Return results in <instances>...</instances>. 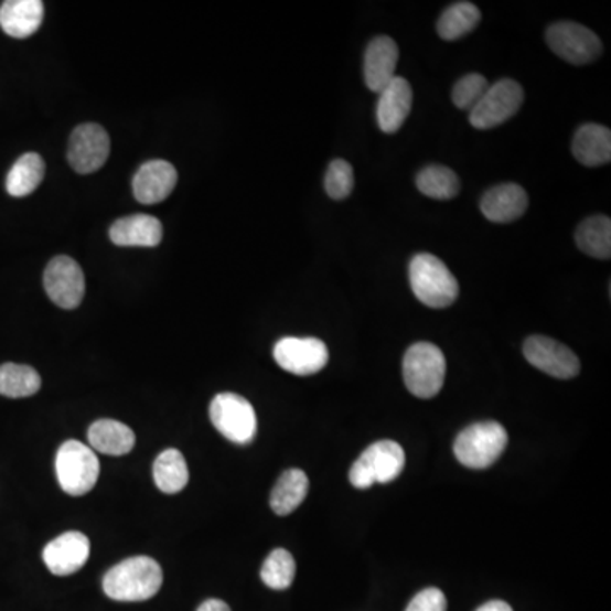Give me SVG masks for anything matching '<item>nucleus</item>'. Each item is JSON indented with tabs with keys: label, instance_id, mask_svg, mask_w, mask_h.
<instances>
[{
	"label": "nucleus",
	"instance_id": "nucleus-30",
	"mask_svg": "<svg viewBox=\"0 0 611 611\" xmlns=\"http://www.w3.org/2000/svg\"><path fill=\"white\" fill-rule=\"evenodd\" d=\"M260 578L270 589H288L296 578L294 557L286 549L272 550L261 566Z\"/></svg>",
	"mask_w": 611,
	"mask_h": 611
},
{
	"label": "nucleus",
	"instance_id": "nucleus-31",
	"mask_svg": "<svg viewBox=\"0 0 611 611\" xmlns=\"http://www.w3.org/2000/svg\"><path fill=\"white\" fill-rule=\"evenodd\" d=\"M354 185L355 175L351 163L342 159L333 160L324 178V189L330 197L335 201L346 200L354 191Z\"/></svg>",
	"mask_w": 611,
	"mask_h": 611
},
{
	"label": "nucleus",
	"instance_id": "nucleus-5",
	"mask_svg": "<svg viewBox=\"0 0 611 611\" xmlns=\"http://www.w3.org/2000/svg\"><path fill=\"white\" fill-rule=\"evenodd\" d=\"M56 478L71 496H84L96 486L100 474L99 457L78 440H67L56 452Z\"/></svg>",
	"mask_w": 611,
	"mask_h": 611
},
{
	"label": "nucleus",
	"instance_id": "nucleus-34",
	"mask_svg": "<svg viewBox=\"0 0 611 611\" xmlns=\"http://www.w3.org/2000/svg\"><path fill=\"white\" fill-rule=\"evenodd\" d=\"M197 611H232L229 610L228 604L225 603V601L222 600H206L203 604H201L200 608H197Z\"/></svg>",
	"mask_w": 611,
	"mask_h": 611
},
{
	"label": "nucleus",
	"instance_id": "nucleus-12",
	"mask_svg": "<svg viewBox=\"0 0 611 611\" xmlns=\"http://www.w3.org/2000/svg\"><path fill=\"white\" fill-rule=\"evenodd\" d=\"M523 354L534 367L556 379H572L581 371L578 355L549 336H530L523 345Z\"/></svg>",
	"mask_w": 611,
	"mask_h": 611
},
{
	"label": "nucleus",
	"instance_id": "nucleus-19",
	"mask_svg": "<svg viewBox=\"0 0 611 611\" xmlns=\"http://www.w3.org/2000/svg\"><path fill=\"white\" fill-rule=\"evenodd\" d=\"M528 207V195L522 185L501 184L490 189L481 200V211L493 223H512Z\"/></svg>",
	"mask_w": 611,
	"mask_h": 611
},
{
	"label": "nucleus",
	"instance_id": "nucleus-2",
	"mask_svg": "<svg viewBox=\"0 0 611 611\" xmlns=\"http://www.w3.org/2000/svg\"><path fill=\"white\" fill-rule=\"evenodd\" d=\"M409 283L412 292L428 308L442 310L459 298V282L449 267L431 254H418L409 264Z\"/></svg>",
	"mask_w": 611,
	"mask_h": 611
},
{
	"label": "nucleus",
	"instance_id": "nucleus-22",
	"mask_svg": "<svg viewBox=\"0 0 611 611\" xmlns=\"http://www.w3.org/2000/svg\"><path fill=\"white\" fill-rule=\"evenodd\" d=\"M90 449L94 452L106 453V455L119 457L133 450L137 443L135 431L128 425L116 420H97L90 425L87 431Z\"/></svg>",
	"mask_w": 611,
	"mask_h": 611
},
{
	"label": "nucleus",
	"instance_id": "nucleus-9",
	"mask_svg": "<svg viewBox=\"0 0 611 611\" xmlns=\"http://www.w3.org/2000/svg\"><path fill=\"white\" fill-rule=\"evenodd\" d=\"M545 40L557 56L572 65H589L597 62L603 53L600 37L588 28L571 21L553 24L547 30Z\"/></svg>",
	"mask_w": 611,
	"mask_h": 611
},
{
	"label": "nucleus",
	"instance_id": "nucleus-26",
	"mask_svg": "<svg viewBox=\"0 0 611 611\" xmlns=\"http://www.w3.org/2000/svg\"><path fill=\"white\" fill-rule=\"evenodd\" d=\"M153 478L162 493H181L189 483V468L184 455L178 449L163 450L153 465Z\"/></svg>",
	"mask_w": 611,
	"mask_h": 611
},
{
	"label": "nucleus",
	"instance_id": "nucleus-33",
	"mask_svg": "<svg viewBox=\"0 0 611 611\" xmlns=\"http://www.w3.org/2000/svg\"><path fill=\"white\" fill-rule=\"evenodd\" d=\"M406 611H447L446 594L437 588L424 589L409 601Z\"/></svg>",
	"mask_w": 611,
	"mask_h": 611
},
{
	"label": "nucleus",
	"instance_id": "nucleus-6",
	"mask_svg": "<svg viewBox=\"0 0 611 611\" xmlns=\"http://www.w3.org/2000/svg\"><path fill=\"white\" fill-rule=\"evenodd\" d=\"M405 450L399 443L393 440H380L367 447L358 457L352 465L349 478L352 486L357 490H368L376 483H393L405 469Z\"/></svg>",
	"mask_w": 611,
	"mask_h": 611
},
{
	"label": "nucleus",
	"instance_id": "nucleus-17",
	"mask_svg": "<svg viewBox=\"0 0 611 611\" xmlns=\"http://www.w3.org/2000/svg\"><path fill=\"white\" fill-rule=\"evenodd\" d=\"M412 90L406 78L395 77L383 93H379L377 103V122L380 131L393 135L401 129L411 112Z\"/></svg>",
	"mask_w": 611,
	"mask_h": 611
},
{
	"label": "nucleus",
	"instance_id": "nucleus-35",
	"mask_svg": "<svg viewBox=\"0 0 611 611\" xmlns=\"http://www.w3.org/2000/svg\"><path fill=\"white\" fill-rule=\"evenodd\" d=\"M475 611H513L508 603L501 600L487 601L483 607H479Z\"/></svg>",
	"mask_w": 611,
	"mask_h": 611
},
{
	"label": "nucleus",
	"instance_id": "nucleus-15",
	"mask_svg": "<svg viewBox=\"0 0 611 611\" xmlns=\"http://www.w3.org/2000/svg\"><path fill=\"white\" fill-rule=\"evenodd\" d=\"M399 50L389 36H377L368 43L364 58V78L368 90L383 93L396 75Z\"/></svg>",
	"mask_w": 611,
	"mask_h": 611
},
{
	"label": "nucleus",
	"instance_id": "nucleus-23",
	"mask_svg": "<svg viewBox=\"0 0 611 611\" xmlns=\"http://www.w3.org/2000/svg\"><path fill=\"white\" fill-rule=\"evenodd\" d=\"M310 491V479L301 469H289L280 475L272 493H270V508L276 515H291L301 506Z\"/></svg>",
	"mask_w": 611,
	"mask_h": 611
},
{
	"label": "nucleus",
	"instance_id": "nucleus-13",
	"mask_svg": "<svg viewBox=\"0 0 611 611\" xmlns=\"http://www.w3.org/2000/svg\"><path fill=\"white\" fill-rule=\"evenodd\" d=\"M111 151V140L99 125L77 126L68 143V163L78 173H93L103 169Z\"/></svg>",
	"mask_w": 611,
	"mask_h": 611
},
{
	"label": "nucleus",
	"instance_id": "nucleus-32",
	"mask_svg": "<svg viewBox=\"0 0 611 611\" xmlns=\"http://www.w3.org/2000/svg\"><path fill=\"white\" fill-rule=\"evenodd\" d=\"M490 89V82L481 74H469L453 85L452 100L459 109H469L481 100Z\"/></svg>",
	"mask_w": 611,
	"mask_h": 611
},
{
	"label": "nucleus",
	"instance_id": "nucleus-10",
	"mask_svg": "<svg viewBox=\"0 0 611 611\" xmlns=\"http://www.w3.org/2000/svg\"><path fill=\"white\" fill-rule=\"evenodd\" d=\"M277 365L294 376H313L329 364V346L320 339L286 336L274 346Z\"/></svg>",
	"mask_w": 611,
	"mask_h": 611
},
{
	"label": "nucleus",
	"instance_id": "nucleus-29",
	"mask_svg": "<svg viewBox=\"0 0 611 611\" xmlns=\"http://www.w3.org/2000/svg\"><path fill=\"white\" fill-rule=\"evenodd\" d=\"M417 187L431 200L449 201L461 191V181L449 167L430 165L418 173Z\"/></svg>",
	"mask_w": 611,
	"mask_h": 611
},
{
	"label": "nucleus",
	"instance_id": "nucleus-28",
	"mask_svg": "<svg viewBox=\"0 0 611 611\" xmlns=\"http://www.w3.org/2000/svg\"><path fill=\"white\" fill-rule=\"evenodd\" d=\"M481 23V11L472 2H455L439 19L437 31L446 41H455L471 33Z\"/></svg>",
	"mask_w": 611,
	"mask_h": 611
},
{
	"label": "nucleus",
	"instance_id": "nucleus-20",
	"mask_svg": "<svg viewBox=\"0 0 611 611\" xmlns=\"http://www.w3.org/2000/svg\"><path fill=\"white\" fill-rule=\"evenodd\" d=\"M45 18L41 0H6L0 6V28L8 36L24 40L33 36Z\"/></svg>",
	"mask_w": 611,
	"mask_h": 611
},
{
	"label": "nucleus",
	"instance_id": "nucleus-8",
	"mask_svg": "<svg viewBox=\"0 0 611 611\" xmlns=\"http://www.w3.org/2000/svg\"><path fill=\"white\" fill-rule=\"evenodd\" d=\"M525 93L512 78L490 85L481 100L469 111V121L475 129H491L512 119L522 107Z\"/></svg>",
	"mask_w": 611,
	"mask_h": 611
},
{
	"label": "nucleus",
	"instance_id": "nucleus-24",
	"mask_svg": "<svg viewBox=\"0 0 611 611\" xmlns=\"http://www.w3.org/2000/svg\"><path fill=\"white\" fill-rule=\"evenodd\" d=\"M576 245L588 257L608 260L611 257V219L591 216L576 229Z\"/></svg>",
	"mask_w": 611,
	"mask_h": 611
},
{
	"label": "nucleus",
	"instance_id": "nucleus-27",
	"mask_svg": "<svg viewBox=\"0 0 611 611\" xmlns=\"http://www.w3.org/2000/svg\"><path fill=\"white\" fill-rule=\"evenodd\" d=\"M41 389L40 374L30 365H0V395L6 398H30Z\"/></svg>",
	"mask_w": 611,
	"mask_h": 611
},
{
	"label": "nucleus",
	"instance_id": "nucleus-7",
	"mask_svg": "<svg viewBox=\"0 0 611 611\" xmlns=\"http://www.w3.org/2000/svg\"><path fill=\"white\" fill-rule=\"evenodd\" d=\"M210 417L214 428L238 446H247L257 435V415L244 396L222 393L211 401Z\"/></svg>",
	"mask_w": 611,
	"mask_h": 611
},
{
	"label": "nucleus",
	"instance_id": "nucleus-4",
	"mask_svg": "<svg viewBox=\"0 0 611 611\" xmlns=\"http://www.w3.org/2000/svg\"><path fill=\"white\" fill-rule=\"evenodd\" d=\"M508 446V433L497 421H481L459 433L453 443L457 461L469 469H487Z\"/></svg>",
	"mask_w": 611,
	"mask_h": 611
},
{
	"label": "nucleus",
	"instance_id": "nucleus-21",
	"mask_svg": "<svg viewBox=\"0 0 611 611\" xmlns=\"http://www.w3.org/2000/svg\"><path fill=\"white\" fill-rule=\"evenodd\" d=\"M575 159L585 167H601L611 160V131L607 126H581L572 140Z\"/></svg>",
	"mask_w": 611,
	"mask_h": 611
},
{
	"label": "nucleus",
	"instance_id": "nucleus-14",
	"mask_svg": "<svg viewBox=\"0 0 611 611\" xmlns=\"http://www.w3.org/2000/svg\"><path fill=\"white\" fill-rule=\"evenodd\" d=\"M90 542L81 532H67L53 538L43 549V560L55 576H71L81 571L89 560Z\"/></svg>",
	"mask_w": 611,
	"mask_h": 611
},
{
	"label": "nucleus",
	"instance_id": "nucleus-1",
	"mask_svg": "<svg viewBox=\"0 0 611 611\" xmlns=\"http://www.w3.org/2000/svg\"><path fill=\"white\" fill-rule=\"evenodd\" d=\"M163 572L156 559L129 557L104 576V593L116 601H147L162 588Z\"/></svg>",
	"mask_w": 611,
	"mask_h": 611
},
{
	"label": "nucleus",
	"instance_id": "nucleus-3",
	"mask_svg": "<svg viewBox=\"0 0 611 611\" xmlns=\"http://www.w3.org/2000/svg\"><path fill=\"white\" fill-rule=\"evenodd\" d=\"M446 355L433 343L420 342L409 346L403 361V377L412 396L435 398L446 383Z\"/></svg>",
	"mask_w": 611,
	"mask_h": 611
},
{
	"label": "nucleus",
	"instance_id": "nucleus-18",
	"mask_svg": "<svg viewBox=\"0 0 611 611\" xmlns=\"http://www.w3.org/2000/svg\"><path fill=\"white\" fill-rule=\"evenodd\" d=\"M162 223L150 214L121 217L109 229V238L118 247L153 248L162 242Z\"/></svg>",
	"mask_w": 611,
	"mask_h": 611
},
{
	"label": "nucleus",
	"instance_id": "nucleus-25",
	"mask_svg": "<svg viewBox=\"0 0 611 611\" xmlns=\"http://www.w3.org/2000/svg\"><path fill=\"white\" fill-rule=\"evenodd\" d=\"M45 179V162L37 153H26L9 170L6 189L12 197H26Z\"/></svg>",
	"mask_w": 611,
	"mask_h": 611
},
{
	"label": "nucleus",
	"instance_id": "nucleus-11",
	"mask_svg": "<svg viewBox=\"0 0 611 611\" xmlns=\"http://www.w3.org/2000/svg\"><path fill=\"white\" fill-rule=\"evenodd\" d=\"M46 294L62 310H75L85 296V277L81 266L67 255L50 261L43 276Z\"/></svg>",
	"mask_w": 611,
	"mask_h": 611
},
{
	"label": "nucleus",
	"instance_id": "nucleus-16",
	"mask_svg": "<svg viewBox=\"0 0 611 611\" xmlns=\"http://www.w3.org/2000/svg\"><path fill=\"white\" fill-rule=\"evenodd\" d=\"M178 184V170L165 160H150L138 169L133 178V194L138 203H162Z\"/></svg>",
	"mask_w": 611,
	"mask_h": 611
}]
</instances>
